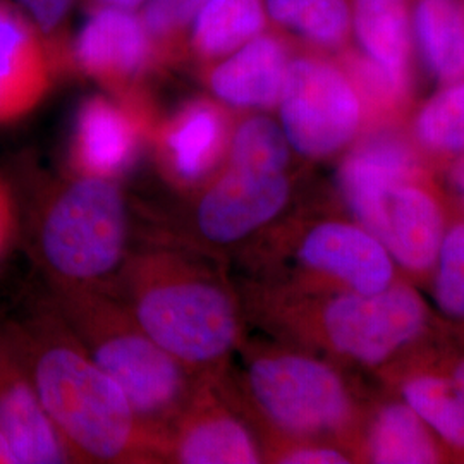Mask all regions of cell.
Masks as SVG:
<instances>
[{"label": "cell", "instance_id": "cell-1", "mask_svg": "<svg viewBox=\"0 0 464 464\" xmlns=\"http://www.w3.org/2000/svg\"><path fill=\"white\" fill-rule=\"evenodd\" d=\"M4 331L47 415L82 463H164V440L140 420L50 301Z\"/></svg>", "mask_w": 464, "mask_h": 464}, {"label": "cell", "instance_id": "cell-2", "mask_svg": "<svg viewBox=\"0 0 464 464\" xmlns=\"http://www.w3.org/2000/svg\"><path fill=\"white\" fill-rule=\"evenodd\" d=\"M109 293L195 373L227 370L243 335L241 312L216 255L159 232L131 248Z\"/></svg>", "mask_w": 464, "mask_h": 464}, {"label": "cell", "instance_id": "cell-3", "mask_svg": "<svg viewBox=\"0 0 464 464\" xmlns=\"http://www.w3.org/2000/svg\"><path fill=\"white\" fill-rule=\"evenodd\" d=\"M32 210V251L52 293H109L131 253V208L119 181L67 172Z\"/></svg>", "mask_w": 464, "mask_h": 464}, {"label": "cell", "instance_id": "cell-4", "mask_svg": "<svg viewBox=\"0 0 464 464\" xmlns=\"http://www.w3.org/2000/svg\"><path fill=\"white\" fill-rule=\"evenodd\" d=\"M93 362L116 382L140 420L166 442L201 375L160 348L107 291L74 289L49 299Z\"/></svg>", "mask_w": 464, "mask_h": 464}, {"label": "cell", "instance_id": "cell-5", "mask_svg": "<svg viewBox=\"0 0 464 464\" xmlns=\"http://www.w3.org/2000/svg\"><path fill=\"white\" fill-rule=\"evenodd\" d=\"M282 131L299 155L322 160L358 136L365 103L337 53L299 44L277 103Z\"/></svg>", "mask_w": 464, "mask_h": 464}, {"label": "cell", "instance_id": "cell-6", "mask_svg": "<svg viewBox=\"0 0 464 464\" xmlns=\"http://www.w3.org/2000/svg\"><path fill=\"white\" fill-rule=\"evenodd\" d=\"M245 389L277 430L312 439L339 430L349 416L346 387L331 366L299 353H260L248 360Z\"/></svg>", "mask_w": 464, "mask_h": 464}, {"label": "cell", "instance_id": "cell-7", "mask_svg": "<svg viewBox=\"0 0 464 464\" xmlns=\"http://www.w3.org/2000/svg\"><path fill=\"white\" fill-rule=\"evenodd\" d=\"M289 197L287 172L224 166L198 191L186 197L181 222L159 232L217 256L281 216Z\"/></svg>", "mask_w": 464, "mask_h": 464}, {"label": "cell", "instance_id": "cell-8", "mask_svg": "<svg viewBox=\"0 0 464 464\" xmlns=\"http://www.w3.org/2000/svg\"><path fill=\"white\" fill-rule=\"evenodd\" d=\"M149 95L100 93L84 99L74 117L67 172L119 181L133 169L157 121Z\"/></svg>", "mask_w": 464, "mask_h": 464}, {"label": "cell", "instance_id": "cell-9", "mask_svg": "<svg viewBox=\"0 0 464 464\" xmlns=\"http://www.w3.org/2000/svg\"><path fill=\"white\" fill-rule=\"evenodd\" d=\"M236 111L212 95L186 100L155 121L150 149L160 178L189 197L226 164Z\"/></svg>", "mask_w": 464, "mask_h": 464}, {"label": "cell", "instance_id": "cell-10", "mask_svg": "<svg viewBox=\"0 0 464 464\" xmlns=\"http://www.w3.org/2000/svg\"><path fill=\"white\" fill-rule=\"evenodd\" d=\"M423 324L425 308L406 287L341 295L316 316V327L332 348L363 363L385 360L416 337Z\"/></svg>", "mask_w": 464, "mask_h": 464}, {"label": "cell", "instance_id": "cell-11", "mask_svg": "<svg viewBox=\"0 0 464 464\" xmlns=\"http://www.w3.org/2000/svg\"><path fill=\"white\" fill-rule=\"evenodd\" d=\"M234 402L227 370L201 375L188 404L167 430L164 463H260V446Z\"/></svg>", "mask_w": 464, "mask_h": 464}, {"label": "cell", "instance_id": "cell-12", "mask_svg": "<svg viewBox=\"0 0 464 464\" xmlns=\"http://www.w3.org/2000/svg\"><path fill=\"white\" fill-rule=\"evenodd\" d=\"M69 69L119 97L149 95L151 78L166 71L141 17L122 9L90 11L69 45Z\"/></svg>", "mask_w": 464, "mask_h": 464}, {"label": "cell", "instance_id": "cell-13", "mask_svg": "<svg viewBox=\"0 0 464 464\" xmlns=\"http://www.w3.org/2000/svg\"><path fill=\"white\" fill-rule=\"evenodd\" d=\"M356 218L408 268L421 270L433 264L442 243L439 207L420 188L392 184L346 193Z\"/></svg>", "mask_w": 464, "mask_h": 464}, {"label": "cell", "instance_id": "cell-14", "mask_svg": "<svg viewBox=\"0 0 464 464\" xmlns=\"http://www.w3.org/2000/svg\"><path fill=\"white\" fill-rule=\"evenodd\" d=\"M63 74L53 50L17 4L0 0V126L32 116Z\"/></svg>", "mask_w": 464, "mask_h": 464}, {"label": "cell", "instance_id": "cell-15", "mask_svg": "<svg viewBox=\"0 0 464 464\" xmlns=\"http://www.w3.org/2000/svg\"><path fill=\"white\" fill-rule=\"evenodd\" d=\"M298 47L291 34L270 24L226 59L199 69V78L208 93L232 111H268L279 103L287 67Z\"/></svg>", "mask_w": 464, "mask_h": 464}, {"label": "cell", "instance_id": "cell-16", "mask_svg": "<svg viewBox=\"0 0 464 464\" xmlns=\"http://www.w3.org/2000/svg\"><path fill=\"white\" fill-rule=\"evenodd\" d=\"M0 433L7 439L17 464L82 463L47 415L4 327L0 329Z\"/></svg>", "mask_w": 464, "mask_h": 464}, {"label": "cell", "instance_id": "cell-17", "mask_svg": "<svg viewBox=\"0 0 464 464\" xmlns=\"http://www.w3.org/2000/svg\"><path fill=\"white\" fill-rule=\"evenodd\" d=\"M301 266L372 295L389 287L392 262L373 234L343 222H322L303 234L296 249Z\"/></svg>", "mask_w": 464, "mask_h": 464}, {"label": "cell", "instance_id": "cell-18", "mask_svg": "<svg viewBox=\"0 0 464 464\" xmlns=\"http://www.w3.org/2000/svg\"><path fill=\"white\" fill-rule=\"evenodd\" d=\"M351 7L360 50L408 95L415 61L411 0H351Z\"/></svg>", "mask_w": 464, "mask_h": 464}, {"label": "cell", "instance_id": "cell-19", "mask_svg": "<svg viewBox=\"0 0 464 464\" xmlns=\"http://www.w3.org/2000/svg\"><path fill=\"white\" fill-rule=\"evenodd\" d=\"M270 26L266 0H207L188 34L186 59L212 66Z\"/></svg>", "mask_w": 464, "mask_h": 464}, {"label": "cell", "instance_id": "cell-20", "mask_svg": "<svg viewBox=\"0 0 464 464\" xmlns=\"http://www.w3.org/2000/svg\"><path fill=\"white\" fill-rule=\"evenodd\" d=\"M415 47L440 83L464 80V0H411Z\"/></svg>", "mask_w": 464, "mask_h": 464}, {"label": "cell", "instance_id": "cell-21", "mask_svg": "<svg viewBox=\"0 0 464 464\" xmlns=\"http://www.w3.org/2000/svg\"><path fill=\"white\" fill-rule=\"evenodd\" d=\"M270 24L310 49L339 53L353 45L351 0H266Z\"/></svg>", "mask_w": 464, "mask_h": 464}, {"label": "cell", "instance_id": "cell-22", "mask_svg": "<svg viewBox=\"0 0 464 464\" xmlns=\"http://www.w3.org/2000/svg\"><path fill=\"white\" fill-rule=\"evenodd\" d=\"M415 151L396 133L381 131L360 141L339 169L341 191L408 183L415 174Z\"/></svg>", "mask_w": 464, "mask_h": 464}, {"label": "cell", "instance_id": "cell-23", "mask_svg": "<svg viewBox=\"0 0 464 464\" xmlns=\"http://www.w3.org/2000/svg\"><path fill=\"white\" fill-rule=\"evenodd\" d=\"M408 406L449 444L464 448V362L452 379L420 377L404 387Z\"/></svg>", "mask_w": 464, "mask_h": 464}, {"label": "cell", "instance_id": "cell-24", "mask_svg": "<svg viewBox=\"0 0 464 464\" xmlns=\"http://www.w3.org/2000/svg\"><path fill=\"white\" fill-rule=\"evenodd\" d=\"M291 151L285 134L276 121L258 112H237L224 166L287 172Z\"/></svg>", "mask_w": 464, "mask_h": 464}, {"label": "cell", "instance_id": "cell-25", "mask_svg": "<svg viewBox=\"0 0 464 464\" xmlns=\"http://www.w3.org/2000/svg\"><path fill=\"white\" fill-rule=\"evenodd\" d=\"M375 463L423 464L437 461V450L421 418L408 406H389L377 418L370 437Z\"/></svg>", "mask_w": 464, "mask_h": 464}, {"label": "cell", "instance_id": "cell-26", "mask_svg": "<svg viewBox=\"0 0 464 464\" xmlns=\"http://www.w3.org/2000/svg\"><path fill=\"white\" fill-rule=\"evenodd\" d=\"M415 136L431 153H464V80L448 84L420 109Z\"/></svg>", "mask_w": 464, "mask_h": 464}, {"label": "cell", "instance_id": "cell-27", "mask_svg": "<svg viewBox=\"0 0 464 464\" xmlns=\"http://www.w3.org/2000/svg\"><path fill=\"white\" fill-rule=\"evenodd\" d=\"M207 0H147L141 21L164 69L186 59L191 24Z\"/></svg>", "mask_w": 464, "mask_h": 464}, {"label": "cell", "instance_id": "cell-28", "mask_svg": "<svg viewBox=\"0 0 464 464\" xmlns=\"http://www.w3.org/2000/svg\"><path fill=\"white\" fill-rule=\"evenodd\" d=\"M439 255V304L448 315L464 316V224L444 237Z\"/></svg>", "mask_w": 464, "mask_h": 464}, {"label": "cell", "instance_id": "cell-29", "mask_svg": "<svg viewBox=\"0 0 464 464\" xmlns=\"http://www.w3.org/2000/svg\"><path fill=\"white\" fill-rule=\"evenodd\" d=\"M17 7L30 17L53 50L61 71H69V30L67 23L74 0H16Z\"/></svg>", "mask_w": 464, "mask_h": 464}, {"label": "cell", "instance_id": "cell-30", "mask_svg": "<svg viewBox=\"0 0 464 464\" xmlns=\"http://www.w3.org/2000/svg\"><path fill=\"white\" fill-rule=\"evenodd\" d=\"M276 461L284 464H339L348 463L344 454L332 448L316 444H298L281 449L276 454Z\"/></svg>", "mask_w": 464, "mask_h": 464}, {"label": "cell", "instance_id": "cell-31", "mask_svg": "<svg viewBox=\"0 0 464 464\" xmlns=\"http://www.w3.org/2000/svg\"><path fill=\"white\" fill-rule=\"evenodd\" d=\"M17 227V205L14 195L0 178V262L5 258L7 251L13 245V239L16 236Z\"/></svg>", "mask_w": 464, "mask_h": 464}, {"label": "cell", "instance_id": "cell-32", "mask_svg": "<svg viewBox=\"0 0 464 464\" xmlns=\"http://www.w3.org/2000/svg\"><path fill=\"white\" fill-rule=\"evenodd\" d=\"M147 0H83L84 9L97 11V9H122V11H134L141 7Z\"/></svg>", "mask_w": 464, "mask_h": 464}, {"label": "cell", "instance_id": "cell-33", "mask_svg": "<svg viewBox=\"0 0 464 464\" xmlns=\"http://www.w3.org/2000/svg\"><path fill=\"white\" fill-rule=\"evenodd\" d=\"M0 464H17L16 456L2 433H0Z\"/></svg>", "mask_w": 464, "mask_h": 464}, {"label": "cell", "instance_id": "cell-34", "mask_svg": "<svg viewBox=\"0 0 464 464\" xmlns=\"http://www.w3.org/2000/svg\"><path fill=\"white\" fill-rule=\"evenodd\" d=\"M452 181L456 184V188L464 195V157L456 164L452 170Z\"/></svg>", "mask_w": 464, "mask_h": 464}]
</instances>
